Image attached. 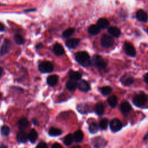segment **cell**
Listing matches in <instances>:
<instances>
[{
    "mask_svg": "<svg viewBox=\"0 0 148 148\" xmlns=\"http://www.w3.org/2000/svg\"><path fill=\"white\" fill-rule=\"evenodd\" d=\"M77 85H78V84H77L76 80L71 79L70 80L67 82V83L66 84V87L68 90L72 91V90H75L77 88Z\"/></svg>",
    "mask_w": 148,
    "mask_h": 148,
    "instance_id": "ffe728a7",
    "label": "cell"
},
{
    "mask_svg": "<svg viewBox=\"0 0 148 148\" xmlns=\"http://www.w3.org/2000/svg\"><path fill=\"white\" fill-rule=\"evenodd\" d=\"M99 128L98 125L95 123H92L89 125V131L91 134H95L98 132Z\"/></svg>",
    "mask_w": 148,
    "mask_h": 148,
    "instance_id": "1f68e13d",
    "label": "cell"
},
{
    "mask_svg": "<svg viewBox=\"0 0 148 148\" xmlns=\"http://www.w3.org/2000/svg\"><path fill=\"white\" fill-rule=\"evenodd\" d=\"M108 102L111 107L114 108L117 104V98L115 95L110 96L108 99Z\"/></svg>",
    "mask_w": 148,
    "mask_h": 148,
    "instance_id": "83f0119b",
    "label": "cell"
},
{
    "mask_svg": "<svg viewBox=\"0 0 148 148\" xmlns=\"http://www.w3.org/2000/svg\"><path fill=\"white\" fill-rule=\"evenodd\" d=\"M73 135L69 134L68 135H67L64 138V140H63V142H64V143L66 145V146H69L71 145L73 141Z\"/></svg>",
    "mask_w": 148,
    "mask_h": 148,
    "instance_id": "f1b7e54d",
    "label": "cell"
},
{
    "mask_svg": "<svg viewBox=\"0 0 148 148\" xmlns=\"http://www.w3.org/2000/svg\"><path fill=\"white\" fill-rule=\"evenodd\" d=\"M4 29H5L4 25L2 23H0V31H4Z\"/></svg>",
    "mask_w": 148,
    "mask_h": 148,
    "instance_id": "ab89813d",
    "label": "cell"
},
{
    "mask_svg": "<svg viewBox=\"0 0 148 148\" xmlns=\"http://www.w3.org/2000/svg\"><path fill=\"white\" fill-rule=\"evenodd\" d=\"M144 140H148V132L145 135L144 137Z\"/></svg>",
    "mask_w": 148,
    "mask_h": 148,
    "instance_id": "b9f144b4",
    "label": "cell"
},
{
    "mask_svg": "<svg viewBox=\"0 0 148 148\" xmlns=\"http://www.w3.org/2000/svg\"><path fill=\"white\" fill-rule=\"evenodd\" d=\"M136 17L141 22H146L148 20V14L143 10H139L136 12Z\"/></svg>",
    "mask_w": 148,
    "mask_h": 148,
    "instance_id": "9c48e42d",
    "label": "cell"
},
{
    "mask_svg": "<svg viewBox=\"0 0 148 148\" xmlns=\"http://www.w3.org/2000/svg\"><path fill=\"white\" fill-rule=\"evenodd\" d=\"M36 147L37 148H47V145H46V143L45 142H41L39 143V144L36 146Z\"/></svg>",
    "mask_w": 148,
    "mask_h": 148,
    "instance_id": "8d00e7d4",
    "label": "cell"
},
{
    "mask_svg": "<svg viewBox=\"0 0 148 148\" xmlns=\"http://www.w3.org/2000/svg\"><path fill=\"white\" fill-rule=\"evenodd\" d=\"M75 58L77 62L81 65L87 67L90 65L91 60L89 55L86 51H79L76 54Z\"/></svg>",
    "mask_w": 148,
    "mask_h": 148,
    "instance_id": "6da1fadb",
    "label": "cell"
},
{
    "mask_svg": "<svg viewBox=\"0 0 148 148\" xmlns=\"http://www.w3.org/2000/svg\"><path fill=\"white\" fill-rule=\"evenodd\" d=\"M53 51L57 56H61L64 54V49L60 43H56L53 46Z\"/></svg>",
    "mask_w": 148,
    "mask_h": 148,
    "instance_id": "7c38bea8",
    "label": "cell"
},
{
    "mask_svg": "<svg viewBox=\"0 0 148 148\" xmlns=\"http://www.w3.org/2000/svg\"><path fill=\"white\" fill-rule=\"evenodd\" d=\"M17 141L20 143H25L28 139V135L26 132L21 131L19 132L17 135Z\"/></svg>",
    "mask_w": 148,
    "mask_h": 148,
    "instance_id": "4fadbf2b",
    "label": "cell"
},
{
    "mask_svg": "<svg viewBox=\"0 0 148 148\" xmlns=\"http://www.w3.org/2000/svg\"><path fill=\"white\" fill-rule=\"evenodd\" d=\"M108 120L107 119H102L99 123V126L102 130H106L108 127Z\"/></svg>",
    "mask_w": 148,
    "mask_h": 148,
    "instance_id": "e575fe53",
    "label": "cell"
},
{
    "mask_svg": "<svg viewBox=\"0 0 148 148\" xmlns=\"http://www.w3.org/2000/svg\"><path fill=\"white\" fill-rule=\"evenodd\" d=\"M28 140L31 142L32 143H34L37 139L38 137V134L36 131L35 130H32L28 135Z\"/></svg>",
    "mask_w": 148,
    "mask_h": 148,
    "instance_id": "d4e9b609",
    "label": "cell"
},
{
    "mask_svg": "<svg viewBox=\"0 0 148 148\" xmlns=\"http://www.w3.org/2000/svg\"><path fill=\"white\" fill-rule=\"evenodd\" d=\"M110 128L112 132H117L122 128V124L119 119H114L110 123Z\"/></svg>",
    "mask_w": 148,
    "mask_h": 148,
    "instance_id": "8992f818",
    "label": "cell"
},
{
    "mask_svg": "<svg viewBox=\"0 0 148 148\" xmlns=\"http://www.w3.org/2000/svg\"><path fill=\"white\" fill-rule=\"evenodd\" d=\"M1 133L3 136H8L10 133V128L6 125H3L1 127Z\"/></svg>",
    "mask_w": 148,
    "mask_h": 148,
    "instance_id": "d590c367",
    "label": "cell"
},
{
    "mask_svg": "<svg viewBox=\"0 0 148 148\" xmlns=\"http://www.w3.org/2000/svg\"><path fill=\"white\" fill-rule=\"evenodd\" d=\"M69 77L72 80H78L82 77V74L77 71H70L69 72Z\"/></svg>",
    "mask_w": 148,
    "mask_h": 148,
    "instance_id": "603a6c76",
    "label": "cell"
},
{
    "mask_svg": "<svg viewBox=\"0 0 148 148\" xmlns=\"http://www.w3.org/2000/svg\"><path fill=\"white\" fill-rule=\"evenodd\" d=\"M62 133V131L61 130L57 128H55V127H51L50 128L49 131V134L50 136H58L60 135Z\"/></svg>",
    "mask_w": 148,
    "mask_h": 148,
    "instance_id": "484cf974",
    "label": "cell"
},
{
    "mask_svg": "<svg viewBox=\"0 0 148 148\" xmlns=\"http://www.w3.org/2000/svg\"><path fill=\"white\" fill-rule=\"evenodd\" d=\"M92 142L95 147H101L104 145L103 143H104L105 140L101 137H97V138H93Z\"/></svg>",
    "mask_w": 148,
    "mask_h": 148,
    "instance_id": "4316f807",
    "label": "cell"
},
{
    "mask_svg": "<svg viewBox=\"0 0 148 148\" xmlns=\"http://www.w3.org/2000/svg\"><path fill=\"white\" fill-rule=\"evenodd\" d=\"M147 101V96L143 92L137 94L133 98L134 104L135 106L138 107H141L145 105Z\"/></svg>",
    "mask_w": 148,
    "mask_h": 148,
    "instance_id": "7a4b0ae2",
    "label": "cell"
},
{
    "mask_svg": "<svg viewBox=\"0 0 148 148\" xmlns=\"http://www.w3.org/2000/svg\"><path fill=\"white\" fill-rule=\"evenodd\" d=\"M144 80H145V82L148 84V73H147L145 75V76H144Z\"/></svg>",
    "mask_w": 148,
    "mask_h": 148,
    "instance_id": "f35d334b",
    "label": "cell"
},
{
    "mask_svg": "<svg viewBox=\"0 0 148 148\" xmlns=\"http://www.w3.org/2000/svg\"><path fill=\"white\" fill-rule=\"evenodd\" d=\"M147 32H148V28H147Z\"/></svg>",
    "mask_w": 148,
    "mask_h": 148,
    "instance_id": "f6af8a7d",
    "label": "cell"
},
{
    "mask_svg": "<svg viewBox=\"0 0 148 148\" xmlns=\"http://www.w3.org/2000/svg\"><path fill=\"white\" fill-rule=\"evenodd\" d=\"M2 73H3V68L0 66V77L1 76Z\"/></svg>",
    "mask_w": 148,
    "mask_h": 148,
    "instance_id": "7bdbcfd3",
    "label": "cell"
},
{
    "mask_svg": "<svg viewBox=\"0 0 148 148\" xmlns=\"http://www.w3.org/2000/svg\"><path fill=\"white\" fill-rule=\"evenodd\" d=\"M80 39H77V38H73V39H71L68 40L66 43L65 45L66 46L70 48V49H73L75 48L76 47H77L78 46V45L80 43Z\"/></svg>",
    "mask_w": 148,
    "mask_h": 148,
    "instance_id": "30bf717a",
    "label": "cell"
},
{
    "mask_svg": "<svg viewBox=\"0 0 148 148\" xmlns=\"http://www.w3.org/2000/svg\"><path fill=\"white\" fill-rule=\"evenodd\" d=\"M77 109L81 113H86L88 111V106L85 103H80L77 105Z\"/></svg>",
    "mask_w": 148,
    "mask_h": 148,
    "instance_id": "f546056e",
    "label": "cell"
},
{
    "mask_svg": "<svg viewBox=\"0 0 148 148\" xmlns=\"http://www.w3.org/2000/svg\"><path fill=\"white\" fill-rule=\"evenodd\" d=\"M100 43L102 47L108 48L113 45L114 43V39L111 36L107 34H104L101 38Z\"/></svg>",
    "mask_w": 148,
    "mask_h": 148,
    "instance_id": "277c9868",
    "label": "cell"
},
{
    "mask_svg": "<svg viewBox=\"0 0 148 148\" xmlns=\"http://www.w3.org/2000/svg\"><path fill=\"white\" fill-rule=\"evenodd\" d=\"M51 147H53V148H62V146L59 143H56L51 146Z\"/></svg>",
    "mask_w": 148,
    "mask_h": 148,
    "instance_id": "74e56055",
    "label": "cell"
},
{
    "mask_svg": "<svg viewBox=\"0 0 148 148\" xmlns=\"http://www.w3.org/2000/svg\"><path fill=\"white\" fill-rule=\"evenodd\" d=\"M75 31V29L73 28H68L67 29H66L65 31H64V32L62 34V36L64 38H69L74 34Z\"/></svg>",
    "mask_w": 148,
    "mask_h": 148,
    "instance_id": "4dcf8cb0",
    "label": "cell"
},
{
    "mask_svg": "<svg viewBox=\"0 0 148 148\" xmlns=\"http://www.w3.org/2000/svg\"><path fill=\"white\" fill-rule=\"evenodd\" d=\"M11 42L10 40L6 39L4 40V42L1 47V51H0V54L1 56H3L5 54H6L10 50V47H11Z\"/></svg>",
    "mask_w": 148,
    "mask_h": 148,
    "instance_id": "ba28073f",
    "label": "cell"
},
{
    "mask_svg": "<svg viewBox=\"0 0 148 148\" xmlns=\"http://www.w3.org/2000/svg\"><path fill=\"white\" fill-rule=\"evenodd\" d=\"M33 123H34V124H35L36 125H38V122H37V120H33Z\"/></svg>",
    "mask_w": 148,
    "mask_h": 148,
    "instance_id": "ee69618b",
    "label": "cell"
},
{
    "mask_svg": "<svg viewBox=\"0 0 148 148\" xmlns=\"http://www.w3.org/2000/svg\"><path fill=\"white\" fill-rule=\"evenodd\" d=\"M108 32L110 34H111L113 36L117 38L120 35V30L119 28L116 27H111L109 28Z\"/></svg>",
    "mask_w": 148,
    "mask_h": 148,
    "instance_id": "7402d4cb",
    "label": "cell"
},
{
    "mask_svg": "<svg viewBox=\"0 0 148 148\" xmlns=\"http://www.w3.org/2000/svg\"><path fill=\"white\" fill-rule=\"evenodd\" d=\"M95 113L98 115V116H102L104 113L105 112V108L104 105L101 103H97L95 106Z\"/></svg>",
    "mask_w": 148,
    "mask_h": 148,
    "instance_id": "ac0fdd59",
    "label": "cell"
},
{
    "mask_svg": "<svg viewBox=\"0 0 148 148\" xmlns=\"http://www.w3.org/2000/svg\"><path fill=\"white\" fill-rule=\"evenodd\" d=\"M92 63L97 68L104 69L107 66V64L104 59L99 55H95L92 57Z\"/></svg>",
    "mask_w": 148,
    "mask_h": 148,
    "instance_id": "3957f363",
    "label": "cell"
},
{
    "mask_svg": "<svg viewBox=\"0 0 148 148\" xmlns=\"http://www.w3.org/2000/svg\"><path fill=\"white\" fill-rule=\"evenodd\" d=\"M79 89L82 91L87 92L90 90V86L88 82L86 80H81L77 85Z\"/></svg>",
    "mask_w": 148,
    "mask_h": 148,
    "instance_id": "8fae6325",
    "label": "cell"
},
{
    "mask_svg": "<svg viewBox=\"0 0 148 148\" xmlns=\"http://www.w3.org/2000/svg\"><path fill=\"white\" fill-rule=\"evenodd\" d=\"M121 82L123 84L128 86L132 84L134 82V79L128 75H124L121 78Z\"/></svg>",
    "mask_w": 148,
    "mask_h": 148,
    "instance_id": "9a60e30c",
    "label": "cell"
},
{
    "mask_svg": "<svg viewBox=\"0 0 148 148\" xmlns=\"http://www.w3.org/2000/svg\"><path fill=\"white\" fill-rule=\"evenodd\" d=\"M73 140L77 143L81 142L83 139V133L80 130H77L73 135Z\"/></svg>",
    "mask_w": 148,
    "mask_h": 148,
    "instance_id": "e0dca14e",
    "label": "cell"
},
{
    "mask_svg": "<svg viewBox=\"0 0 148 148\" xmlns=\"http://www.w3.org/2000/svg\"><path fill=\"white\" fill-rule=\"evenodd\" d=\"M124 49L125 53L131 57H134L136 55L135 49L133 45L130 43L126 42L124 46Z\"/></svg>",
    "mask_w": 148,
    "mask_h": 148,
    "instance_id": "52a82bcc",
    "label": "cell"
},
{
    "mask_svg": "<svg viewBox=\"0 0 148 148\" xmlns=\"http://www.w3.org/2000/svg\"><path fill=\"white\" fill-rule=\"evenodd\" d=\"M14 39L15 42L18 45H23L24 43V39L20 35H15L14 36Z\"/></svg>",
    "mask_w": 148,
    "mask_h": 148,
    "instance_id": "836d02e7",
    "label": "cell"
},
{
    "mask_svg": "<svg viewBox=\"0 0 148 148\" xmlns=\"http://www.w3.org/2000/svg\"><path fill=\"white\" fill-rule=\"evenodd\" d=\"M97 24L100 29H105L109 27V23L107 19L105 18H101L98 20Z\"/></svg>",
    "mask_w": 148,
    "mask_h": 148,
    "instance_id": "5bb4252c",
    "label": "cell"
},
{
    "mask_svg": "<svg viewBox=\"0 0 148 148\" xmlns=\"http://www.w3.org/2000/svg\"><path fill=\"white\" fill-rule=\"evenodd\" d=\"M53 64L49 61H43L39 65V69L42 73H50L53 70Z\"/></svg>",
    "mask_w": 148,
    "mask_h": 148,
    "instance_id": "5b68a950",
    "label": "cell"
},
{
    "mask_svg": "<svg viewBox=\"0 0 148 148\" xmlns=\"http://www.w3.org/2000/svg\"><path fill=\"white\" fill-rule=\"evenodd\" d=\"M42 47V45L41 44V43H39V45H38L37 46H36V49H40V48H41Z\"/></svg>",
    "mask_w": 148,
    "mask_h": 148,
    "instance_id": "60d3db41",
    "label": "cell"
},
{
    "mask_svg": "<svg viewBox=\"0 0 148 148\" xmlns=\"http://www.w3.org/2000/svg\"><path fill=\"white\" fill-rule=\"evenodd\" d=\"M112 91V89L110 86H104L101 88V93L104 95H109V94H110Z\"/></svg>",
    "mask_w": 148,
    "mask_h": 148,
    "instance_id": "d6a6232c",
    "label": "cell"
},
{
    "mask_svg": "<svg viewBox=\"0 0 148 148\" xmlns=\"http://www.w3.org/2000/svg\"><path fill=\"white\" fill-rule=\"evenodd\" d=\"M131 109L132 108L131 105L127 102H124L120 105V110L121 112L124 114L128 113L131 110Z\"/></svg>",
    "mask_w": 148,
    "mask_h": 148,
    "instance_id": "d6986e66",
    "label": "cell"
},
{
    "mask_svg": "<svg viewBox=\"0 0 148 148\" xmlns=\"http://www.w3.org/2000/svg\"><path fill=\"white\" fill-rule=\"evenodd\" d=\"M29 126V122L28 120L25 118L23 117L20 119L18 121V127L20 130H24Z\"/></svg>",
    "mask_w": 148,
    "mask_h": 148,
    "instance_id": "cb8c5ba5",
    "label": "cell"
},
{
    "mask_svg": "<svg viewBox=\"0 0 148 148\" xmlns=\"http://www.w3.org/2000/svg\"><path fill=\"white\" fill-rule=\"evenodd\" d=\"M101 29L97 25H91L88 28V32L89 34L92 35H97L99 33Z\"/></svg>",
    "mask_w": 148,
    "mask_h": 148,
    "instance_id": "44dd1931",
    "label": "cell"
},
{
    "mask_svg": "<svg viewBox=\"0 0 148 148\" xmlns=\"http://www.w3.org/2000/svg\"><path fill=\"white\" fill-rule=\"evenodd\" d=\"M58 80V76L56 75H53L49 76L47 79V83L50 86H55Z\"/></svg>",
    "mask_w": 148,
    "mask_h": 148,
    "instance_id": "2e32d148",
    "label": "cell"
}]
</instances>
